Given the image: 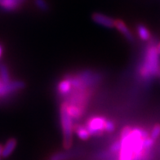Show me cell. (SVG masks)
Returning <instances> with one entry per match:
<instances>
[{"label": "cell", "mask_w": 160, "mask_h": 160, "mask_svg": "<svg viewBox=\"0 0 160 160\" xmlns=\"http://www.w3.org/2000/svg\"><path fill=\"white\" fill-rule=\"evenodd\" d=\"M159 67V53L157 50V46L151 44L145 52V59L140 67V75L145 80L150 79L158 75Z\"/></svg>", "instance_id": "obj_1"}, {"label": "cell", "mask_w": 160, "mask_h": 160, "mask_svg": "<svg viewBox=\"0 0 160 160\" xmlns=\"http://www.w3.org/2000/svg\"><path fill=\"white\" fill-rule=\"evenodd\" d=\"M61 122L64 136V148L68 150L71 147L73 143V132L74 127L73 124V118L68 114L66 110V101H64L61 105Z\"/></svg>", "instance_id": "obj_2"}, {"label": "cell", "mask_w": 160, "mask_h": 160, "mask_svg": "<svg viewBox=\"0 0 160 160\" xmlns=\"http://www.w3.org/2000/svg\"><path fill=\"white\" fill-rule=\"evenodd\" d=\"M105 117L92 116L88 119L85 127L88 130L91 136H101L105 132V124L106 122Z\"/></svg>", "instance_id": "obj_3"}, {"label": "cell", "mask_w": 160, "mask_h": 160, "mask_svg": "<svg viewBox=\"0 0 160 160\" xmlns=\"http://www.w3.org/2000/svg\"><path fill=\"white\" fill-rule=\"evenodd\" d=\"M25 88V83L21 81H10L8 83H2L0 87V97H4L9 94Z\"/></svg>", "instance_id": "obj_4"}, {"label": "cell", "mask_w": 160, "mask_h": 160, "mask_svg": "<svg viewBox=\"0 0 160 160\" xmlns=\"http://www.w3.org/2000/svg\"><path fill=\"white\" fill-rule=\"evenodd\" d=\"M92 19L95 23L106 28H113L115 23V20L108 16L104 15L102 13H93L92 16Z\"/></svg>", "instance_id": "obj_5"}, {"label": "cell", "mask_w": 160, "mask_h": 160, "mask_svg": "<svg viewBox=\"0 0 160 160\" xmlns=\"http://www.w3.org/2000/svg\"><path fill=\"white\" fill-rule=\"evenodd\" d=\"M114 27L120 32L125 37L127 40H128L129 42H133L134 41V37L131 30H129L128 27L127 26L126 24L122 21V20H115L114 23Z\"/></svg>", "instance_id": "obj_6"}, {"label": "cell", "mask_w": 160, "mask_h": 160, "mask_svg": "<svg viewBox=\"0 0 160 160\" xmlns=\"http://www.w3.org/2000/svg\"><path fill=\"white\" fill-rule=\"evenodd\" d=\"M72 87L73 86H72L70 78L66 77L63 80H61L57 85V93L61 97H66L69 94H70Z\"/></svg>", "instance_id": "obj_7"}, {"label": "cell", "mask_w": 160, "mask_h": 160, "mask_svg": "<svg viewBox=\"0 0 160 160\" xmlns=\"http://www.w3.org/2000/svg\"><path fill=\"white\" fill-rule=\"evenodd\" d=\"M66 101V110H67L68 114H70V117L73 119H78V118H81L84 113V110L74 105V104L69 103L67 101Z\"/></svg>", "instance_id": "obj_8"}, {"label": "cell", "mask_w": 160, "mask_h": 160, "mask_svg": "<svg viewBox=\"0 0 160 160\" xmlns=\"http://www.w3.org/2000/svg\"><path fill=\"white\" fill-rule=\"evenodd\" d=\"M24 0H0V7L6 11H14L19 8Z\"/></svg>", "instance_id": "obj_9"}, {"label": "cell", "mask_w": 160, "mask_h": 160, "mask_svg": "<svg viewBox=\"0 0 160 160\" xmlns=\"http://www.w3.org/2000/svg\"><path fill=\"white\" fill-rule=\"evenodd\" d=\"M17 140L15 138H11L7 141L4 146H3V150H2V158H8L12 154V152L17 147Z\"/></svg>", "instance_id": "obj_10"}, {"label": "cell", "mask_w": 160, "mask_h": 160, "mask_svg": "<svg viewBox=\"0 0 160 160\" xmlns=\"http://www.w3.org/2000/svg\"><path fill=\"white\" fill-rule=\"evenodd\" d=\"M137 31L140 38L143 41H148L151 38V34H150V30H148L144 25H141V24L137 25Z\"/></svg>", "instance_id": "obj_11"}, {"label": "cell", "mask_w": 160, "mask_h": 160, "mask_svg": "<svg viewBox=\"0 0 160 160\" xmlns=\"http://www.w3.org/2000/svg\"><path fill=\"white\" fill-rule=\"evenodd\" d=\"M74 130H75L76 134H77L79 139L86 141L90 137V133H89L88 130L87 129L86 127L82 126V125H76L74 127Z\"/></svg>", "instance_id": "obj_12"}, {"label": "cell", "mask_w": 160, "mask_h": 160, "mask_svg": "<svg viewBox=\"0 0 160 160\" xmlns=\"http://www.w3.org/2000/svg\"><path fill=\"white\" fill-rule=\"evenodd\" d=\"M0 78L4 83H8L11 81L8 69L3 64L0 65Z\"/></svg>", "instance_id": "obj_13"}, {"label": "cell", "mask_w": 160, "mask_h": 160, "mask_svg": "<svg viewBox=\"0 0 160 160\" xmlns=\"http://www.w3.org/2000/svg\"><path fill=\"white\" fill-rule=\"evenodd\" d=\"M73 156L70 152H58L51 156L49 160H67Z\"/></svg>", "instance_id": "obj_14"}, {"label": "cell", "mask_w": 160, "mask_h": 160, "mask_svg": "<svg viewBox=\"0 0 160 160\" xmlns=\"http://www.w3.org/2000/svg\"><path fill=\"white\" fill-rule=\"evenodd\" d=\"M34 3L39 10L43 11V12L48 10L49 7L46 0H34Z\"/></svg>", "instance_id": "obj_15"}, {"label": "cell", "mask_w": 160, "mask_h": 160, "mask_svg": "<svg viewBox=\"0 0 160 160\" xmlns=\"http://www.w3.org/2000/svg\"><path fill=\"white\" fill-rule=\"evenodd\" d=\"M160 136V124L157 123L154 126V128H152L151 133H150V137L152 139H154V141L158 139V137Z\"/></svg>", "instance_id": "obj_16"}, {"label": "cell", "mask_w": 160, "mask_h": 160, "mask_svg": "<svg viewBox=\"0 0 160 160\" xmlns=\"http://www.w3.org/2000/svg\"><path fill=\"white\" fill-rule=\"evenodd\" d=\"M120 149H121V141H120V140H118L112 144L110 148V150L113 154H118V153H119Z\"/></svg>", "instance_id": "obj_17"}, {"label": "cell", "mask_w": 160, "mask_h": 160, "mask_svg": "<svg viewBox=\"0 0 160 160\" xmlns=\"http://www.w3.org/2000/svg\"><path fill=\"white\" fill-rule=\"evenodd\" d=\"M154 145V140L152 139L150 137H145L144 140V148L145 150H151L153 145Z\"/></svg>", "instance_id": "obj_18"}, {"label": "cell", "mask_w": 160, "mask_h": 160, "mask_svg": "<svg viewBox=\"0 0 160 160\" xmlns=\"http://www.w3.org/2000/svg\"><path fill=\"white\" fill-rule=\"evenodd\" d=\"M115 129V125H114V122H112L111 120L106 119L105 124V131L106 132H114Z\"/></svg>", "instance_id": "obj_19"}, {"label": "cell", "mask_w": 160, "mask_h": 160, "mask_svg": "<svg viewBox=\"0 0 160 160\" xmlns=\"http://www.w3.org/2000/svg\"><path fill=\"white\" fill-rule=\"evenodd\" d=\"M2 150H3V146H2V145H1V144H0V158L2 157Z\"/></svg>", "instance_id": "obj_20"}, {"label": "cell", "mask_w": 160, "mask_h": 160, "mask_svg": "<svg viewBox=\"0 0 160 160\" xmlns=\"http://www.w3.org/2000/svg\"><path fill=\"white\" fill-rule=\"evenodd\" d=\"M2 52H3L2 47L0 45V58H1V57H2Z\"/></svg>", "instance_id": "obj_21"}, {"label": "cell", "mask_w": 160, "mask_h": 160, "mask_svg": "<svg viewBox=\"0 0 160 160\" xmlns=\"http://www.w3.org/2000/svg\"><path fill=\"white\" fill-rule=\"evenodd\" d=\"M157 50H158V52L159 53V55H160V42L157 45Z\"/></svg>", "instance_id": "obj_22"}, {"label": "cell", "mask_w": 160, "mask_h": 160, "mask_svg": "<svg viewBox=\"0 0 160 160\" xmlns=\"http://www.w3.org/2000/svg\"><path fill=\"white\" fill-rule=\"evenodd\" d=\"M2 83H3V82H2V80H1V78H0V87L2 86Z\"/></svg>", "instance_id": "obj_23"}, {"label": "cell", "mask_w": 160, "mask_h": 160, "mask_svg": "<svg viewBox=\"0 0 160 160\" xmlns=\"http://www.w3.org/2000/svg\"><path fill=\"white\" fill-rule=\"evenodd\" d=\"M158 75H159V77H160V67H159V71H158Z\"/></svg>", "instance_id": "obj_24"}]
</instances>
